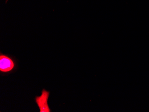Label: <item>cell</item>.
<instances>
[{
	"label": "cell",
	"mask_w": 149,
	"mask_h": 112,
	"mask_svg": "<svg viewBox=\"0 0 149 112\" xmlns=\"http://www.w3.org/2000/svg\"><path fill=\"white\" fill-rule=\"evenodd\" d=\"M15 63L10 58L4 55L0 56V71L7 72L12 71L15 67Z\"/></svg>",
	"instance_id": "7a4b0ae2"
},
{
	"label": "cell",
	"mask_w": 149,
	"mask_h": 112,
	"mask_svg": "<svg viewBox=\"0 0 149 112\" xmlns=\"http://www.w3.org/2000/svg\"><path fill=\"white\" fill-rule=\"evenodd\" d=\"M49 95L50 93L43 89L41 95L36 98V102L40 109V112H51L47 103Z\"/></svg>",
	"instance_id": "6da1fadb"
}]
</instances>
